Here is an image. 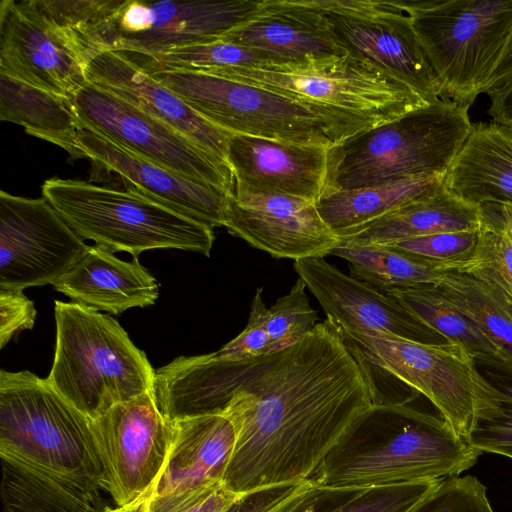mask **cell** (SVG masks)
Here are the masks:
<instances>
[{
	"label": "cell",
	"mask_w": 512,
	"mask_h": 512,
	"mask_svg": "<svg viewBox=\"0 0 512 512\" xmlns=\"http://www.w3.org/2000/svg\"><path fill=\"white\" fill-rule=\"evenodd\" d=\"M158 384L172 418L225 414L232 421L236 441L223 484L236 494L308 480L375 404L365 372L328 318L264 356L177 357L159 370Z\"/></svg>",
	"instance_id": "obj_1"
},
{
	"label": "cell",
	"mask_w": 512,
	"mask_h": 512,
	"mask_svg": "<svg viewBox=\"0 0 512 512\" xmlns=\"http://www.w3.org/2000/svg\"><path fill=\"white\" fill-rule=\"evenodd\" d=\"M1 494L7 512H104L90 419L46 378L0 372Z\"/></svg>",
	"instance_id": "obj_2"
},
{
	"label": "cell",
	"mask_w": 512,
	"mask_h": 512,
	"mask_svg": "<svg viewBox=\"0 0 512 512\" xmlns=\"http://www.w3.org/2000/svg\"><path fill=\"white\" fill-rule=\"evenodd\" d=\"M480 454L443 418L406 403H375L350 424L309 480L366 488L443 479L471 468Z\"/></svg>",
	"instance_id": "obj_3"
},
{
	"label": "cell",
	"mask_w": 512,
	"mask_h": 512,
	"mask_svg": "<svg viewBox=\"0 0 512 512\" xmlns=\"http://www.w3.org/2000/svg\"><path fill=\"white\" fill-rule=\"evenodd\" d=\"M468 110L439 99L329 147L324 192L445 176L472 129Z\"/></svg>",
	"instance_id": "obj_4"
},
{
	"label": "cell",
	"mask_w": 512,
	"mask_h": 512,
	"mask_svg": "<svg viewBox=\"0 0 512 512\" xmlns=\"http://www.w3.org/2000/svg\"><path fill=\"white\" fill-rule=\"evenodd\" d=\"M56 344L47 382L89 419L154 389L155 370L117 320L55 301Z\"/></svg>",
	"instance_id": "obj_5"
},
{
	"label": "cell",
	"mask_w": 512,
	"mask_h": 512,
	"mask_svg": "<svg viewBox=\"0 0 512 512\" xmlns=\"http://www.w3.org/2000/svg\"><path fill=\"white\" fill-rule=\"evenodd\" d=\"M144 70L203 118L232 134L331 147L373 127L364 120L239 80L198 72Z\"/></svg>",
	"instance_id": "obj_6"
},
{
	"label": "cell",
	"mask_w": 512,
	"mask_h": 512,
	"mask_svg": "<svg viewBox=\"0 0 512 512\" xmlns=\"http://www.w3.org/2000/svg\"><path fill=\"white\" fill-rule=\"evenodd\" d=\"M340 332L367 378L395 379L424 395L465 441L473 424L503 400L500 389L457 343H422L374 331Z\"/></svg>",
	"instance_id": "obj_7"
},
{
	"label": "cell",
	"mask_w": 512,
	"mask_h": 512,
	"mask_svg": "<svg viewBox=\"0 0 512 512\" xmlns=\"http://www.w3.org/2000/svg\"><path fill=\"white\" fill-rule=\"evenodd\" d=\"M41 191L81 238L112 252L137 258L147 250L172 248L210 255V226L142 195L57 177L46 180Z\"/></svg>",
	"instance_id": "obj_8"
},
{
	"label": "cell",
	"mask_w": 512,
	"mask_h": 512,
	"mask_svg": "<svg viewBox=\"0 0 512 512\" xmlns=\"http://www.w3.org/2000/svg\"><path fill=\"white\" fill-rule=\"evenodd\" d=\"M441 85L469 109L484 93L512 36V0L399 1Z\"/></svg>",
	"instance_id": "obj_9"
},
{
	"label": "cell",
	"mask_w": 512,
	"mask_h": 512,
	"mask_svg": "<svg viewBox=\"0 0 512 512\" xmlns=\"http://www.w3.org/2000/svg\"><path fill=\"white\" fill-rule=\"evenodd\" d=\"M211 75L270 89L373 127L429 104L386 72L349 54L305 66L229 67Z\"/></svg>",
	"instance_id": "obj_10"
},
{
	"label": "cell",
	"mask_w": 512,
	"mask_h": 512,
	"mask_svg": "<svg viewBox=\"0 0 512 512\" xmlns=\"http://www.w3.org/2000/svg\"><path fill=\"white\" fill-rule=\"evenodd\" d=\"M71 100L83 126L156 165L234 194L227 162L114 93L88 81Z\"/></svg>",
	"instance_id": "obj_11"
},
{
	"label": "cell",
	"mask_w": 512,
	"mask_h": 512,
	"mask_svg": "<svg viewBox=\"0 0 512 512\" xmlns=\"http://www.w3.org/2000/svg\"><path fill=\"white\" fill-rule=\"evenodd\" d=\"M90 425L102 465L101 489L117 506L153 494L173 439L154 392L114 405Z\"/></svg>",
	"instance_id": "obj_12"
},
{
	"label": "cell",
	"mask_w": 512,
	"mask_h": 512,
	"mask_svg": "<svg viewBox=\"0 0 512 512\" xmlns=\"http://www.w3.org/2000/svg\"><path fill=\"white\" fill-rule=\"evenodd\" d=\"M338 44L369 62L429 103L441 85L399 1L316 0Z\"/></svg>",
	"instance_id": "obj_13"
},
{
	"label": "cell",
	"mask_w": 512,
	"mask_h": 512,
	"mask_svg": "<svg viewBox=\"0 0 512 512\" xmlns=\"http://www.w3.org/2000/svg\"><path fill=\"white\" fill-rule=\"evenodd\" d=\"M87 248L45 198L0 191V289L53 285Z\"/></svg>",
	"instance_id": "obj_14"
},
{
	"label": "cell",
	"mask_w": 512,
	"mask_h": 512,
	"mask_svg": "<svg viewBox=\"0 0 512 512\" xmlns=\"http://www.w3.org/2000/svg\"><path fill=\"white\" fill-rule=\"evenodd\" d=\"M262 1L127 0L115 22V51L152 57L189 45L209 43L251 19Z\"/></svg>",
	"instance_id": "obj_15"
},
{
	"label": "cell",
	"mask_w": 512,
	"mask_h": 512,
	"mask_svg": "<svg viewBox=\"0 0 512 512\" xmlns=\"http://www.w3.org/2000/svg\"><path fill=\"white\" fill-rule=\"evenodd\" d=\"M88 65L30 0L0 2V74L72 99L88 82Z\"/></svg>",
	"instance_id": "obj_16"
},
{
	"label": "cell",
	"mask_w": 512,
	"mask_h": 512,
	"mask_svg": "<svg viewBox=\"0 0 512 512\" xmlns=\"http://www.w3.org/2000/svg\"><path fill=\"white\" fill-rule=\"evenodd\" d=\"M80 158L90 160L92 180L105 176L122 190L156 201L182 215L213 227L224 226L231 195L184 177L122 148L82 125L76 137Z\"/></svg>",
	"instance_id": "obj_17"
},
{
	"label": "cell",
	"mask_w": 512,
	"mask_h": 512,
	"mask_svg": "<svg viewBox=\"0 0 512 512\" xmlns=\"http://www.w3.org/2000/svg\"><path fill=\"white\" fill-rule=\"evenodd\" d=\"M223 227L275 258L294 261L324 258L340 242L314 202L241 187L229 198Z\"/></svg>",
	"instance_id": "obj_18"
},
{
	"label": "cell",
	"mask_w": 512,
	"mask_h": 512,
	"mask_svg": "<svg viewBox=\"0 0 512 512\" xmlns=\"http://www.w3.org/2000/svg\"><path fill=\"white\" fill-rule=\"evenodd\" d=\"M294 268L338 329L444 343L443 337L421 323L394 297L341 272L323 257L296 260Z\"/></svg>",
	"instance_id": "obj_19"
},
{
	"label": "cell",
	"mask_w": 512,
	"mask_h": 512,
	"mask_svg": "<svg viewBox=\"0 0 512 512\" xmlns=\"http://www.w3.org/2000/svg\"><path fill=\"white\" fill-rule=\"evenodd\" d=\"M219 40L262 52L271 66H305L347 55L316 0H264Z\"/></svg>",
	"instance_id": "obj_20"
},
{
	"label": "cell",
	"mask_w": 512,
	"mask_h": 512,
	"mask_svg": "<svg viewBox=\"0 0 512 512\" xmlns=\"http://www.w3.org/2000/svg\"><path fill=\"white\" fill-rule=\"evenodd\" d=\"M328 148L232 134L227 163L235 187L315 203L325 191Z\"/></svg>",
	"instance_id": "obj_21"
},
{
	"label": "cell",
	"mask_w": 512,
	"mask_h": 512,
	"mask_svg": "<svg viewBox=\"0 0 512 512\" xmlns=\"http://www.w3.org/2000/svg\"><path fill=\"white\" fill-rule=\"evenodd\" d=\"M87 77L227 162L232 133L203 118L125 54L106 51L98 55L89 63Z\"/></svg>",
	"instance_id": "obj_22"
},
{
	"label": "cell",
	"mask_w": 512,
	"mask_h": 512,
	"mask_svg": "<svg viewBox=\"0 0 512 512\" xmlns=\"http://www.w3.org/2000/svg\"><path fill=\"white\" fill-rule=\"evenodd\" d=\"M53 287L74 303L114 315L153 305L159 296L157 280L137 258L123 261L99 245L88 246Z\"/></svg>",
	"instance_id": "obj_23"
},
{
	"label": "cell",
	"mask_w": 512,
	"mask_h": 512,
	"mask_svg": "<svg viewBox=\"0 0 512 512\" xmlns=\"http://www.w3.org/2000/svg\"><path fill=\"white\" fill-rule=\"evenodd\" d=\"M172 445L155 495L183 492L223 482L236 432L225 414L171 421Z\"/></svg>",
	"instance_id": "obj_24"
},
{
	"label": "cell",
	"mask_w": 512,
	"mask_h": 512,
	"mask_svg": "<svg viewBox=\"0 0 512 512\" xmlns=\"http://www.w3.org/2000/svg\"><path fill=\"white\" fill-rule=\"evenodd\" d=\"M443 184L479 206H512V130L495 122L474 123Z\"/></svg>",
	"instance_id": "obj_25"
},
{
	"label": "cell",
	"mask_w": 512,
	"mask_h": 512,
	"mask_svg": "<svg viewBox=\"0 0 512 512\" xmlns=\"http://www.w3.org/2000/svg\"><path fill=\"white\" fill-rule=\"evenodd\" d=\"M481 222V206L461 199L442 182L345 240L358 244H393L436 233L477 229Z\"/></svg>",
	"instance_id": "obj_26"
},
{
	"label": "cell",
	"mask_w": 512,
	"mask_h": 512,
	"mask_svg": "<svg viewBox=\"0 0 512 512\" xmlns=\"http://www.w3.org/2000/svg\"><path fill=\"white\" fill-rule=\"evenodd\" d=\"M445 176L429 175L383 186L324 192L315 206L341 240L351 238L387 214L424 195Z\"/></svg>",
	"instance_id": "obj_27"
},
{
	"label": "cell",
	"mask_w": 512,
	"mask_h": 512,
	"mask_svg": "<svg viewBox=\"0 0 512 512\" xmlns=\"http://www.w3.org/2000/svg\"><path fill=\"white\" fill-rule=\"evenodd\" d=\"M0 120L60 146L72 160L80 158L76 137L82 124L69 98L0 74Z\"/></svg>",
	"instance_id": "obj_28"
},
{
	"label": "cell",
	"mask_w": 512,
	"mask_h": 512,
	"mask_svg": "<svg viewBox=\"0 0 512 512\" xmlns=\"http://www.w3.org/2000/svg\"><path fill=\"white\" fill-rule=\"evenodd\" d=\"M441 479L353 488L311 480L275 512H407Z\"/></svg>",
	"instance_id": "obj_29"
},
{
	"label": "cell",
	"mask_w": 512,
	"mask_h": 512,
	"mask_svg": "<svg viewBox=\"0 0 512 512\" xmlns=\"http://www.w3.org/2000/svg\"><path fill=\"white\" fill-rule=\"evenodd\" d=\"M385 294L398 300L421 323L447 342L463 346L476 361L506 375V366L498 349L436 285L392 289Z\"/></svg>",
	"instance_id": "obj_30"
},
{
	"label": "cell",
	"mask_w": 512,
	"mask_h": 512,
	"mask_svg": "<svg viewBox=\"0 0 512 512\" xmlns=\"http://www.w3.org/2000/svg\"><path fill=\"white\" fill-rule=\"evenodd\" d=\"M330 255L350 263V276L386 293L392 289L436 285L443 275L439 265L386 244H358L341 240Z\"/></svg>",
	"instance_id": "obj_31"
},
{
	"label": "cell",
	"mask_w": 512,
	"mask_h": 512,
	"mask_svg": "<svg viewBox=\"0 0 512 512\" xmlns=\"http://www.w3.org/2000/svg\"><path fill=\"white\" fill-rule=\"evenodd\" d=\"M436 286L498 349L506 376L512 378V299L495 287L457 272H444Z\"/></svg>",
	"instance_id": "obj_32"
},
{
	"label": "cell",
	"mask_w": 512,
	"mask_h": 512,
	"mask_svg": "<svg viewBox=\"0 0 512 512\" xmlns=\"http://www.w3.org/2000/svg\"><path fill=\"white\" fill-rule=\"evenodd\" d=\"M35 10L58 28L90 63L95 57L115 51V22L127 0H30Z\"/></svg>",
	"instance_id": "obj_33"
},
{
	"label": "cell",
	"mask_w": 512,
	"mask_h": 512,
	"mask_svg": "<svg viewBox=\"0 0 512 512\" xmlns=\"http://www.w3.org/2000/svg\"><path fill=\"white\" fill-rule=\"evenodd\" d=\"M482 222L472 255L444 272L469 275L512 299V217L503 204L481 206Z\"/></svg>",
	"instance_id": "obj_34"
},
{
	"label": "cell",
	"mask_w": 512,
	"mask_h": 512,
	"mask_svg": "<svg viewBox=\"0 0 512 512\" xmlns=\"http://www.w3.org/2000/svg\"><path fill=\"white\" fill-rule=\"evenodd\" d=\"M305 288L298 278L267 310L266 329L276 352L298 343L317 325L318 313L311 307Z\"/></svg>",
	"instance_id": "obj_35"
},
{
	"label": "cell",
	"mask_w": 512,
	"mask_h": 512,
	"mask_svg": "<svg viewBox=\"0 0 512 512\" xmlns=\"http://www.w3.org/2000/svg\"><path fill=\"white\" fill-rule=\"evenodd\" d=\"M407 512H494L485 485L471 475L443 478Z\"/></svg>",
	"instance_id": "obj_36"
},
{
	"label": "cell",
	"mask_w": 512,
	"mask_h": 512,
	"mask_svg": "<svg viewBox=\"0 0 512 512\" xmlns=\"http://www.w3.org/2000/svg\"><path fill=\"white\" fill-rule=\"evenodd\" d=\"M479 228L436 233L402 240L392 245L421 256L437 265L441 271L450 265L467 260L478 241Z\"/></svg>",
	"instance_id": "obj_37"
},
{
	"label": "cell",
	"mask_w": 512,
	"mask_h": 512,
	"mask_svg": "<svg viewBox=\"0 0 512 512\" xmlns=\"http://www.w3.org/2000/svg\"><path fill=\"white\" fill-rule=\"evenodd\" d=\"M495 385L502 392L503 400L494 411L474 423L466 442L481 453L512 459V381L500 380Z\"/></svg>",
	"instance_id": "obj_38"
},
{
	"label": "cell",
	"mask_w": 512,
	"mask_h": 512,
	"mask_svg": "<svg viewBox=\"0 0 512 512\" xmlns=\"http://www.w3.org/2000/svg\"><path fill=\"white\" fill-rule=\"evenodd\" d=\"M239 495L226 488L223 482L183 492L152 494L146 512H221Z\"/></svg>",
	"instance_id": "obj_39"
},
{
	"label": "cell",
	"mask_w": 512,
	"mask_h": 512,
	"mask_svg": "<svg viewBox=\"0 0 512 512\" xmlns=\"http://www.w3.org/2000/svg\"><path fill=\"white\" fill-rule=\"evenodd\" d=\"M267 310L262 299V288H258L251 303L245 329L213 353L221 359L238 361L276 352L266 329Z\"/></svg>",
	"instance_id": "obj_40"
},
{
	"label": "cell",
	"mask_w": 512,
	"mask_h": 512,
	"mask_svg": "<svg viewBox=\"0 0 512 512\" xmlns=\"http://www.w3.org/2000/svg\"><path fill=\"white\" fill-rule=\"evenodd\" d=\"M36 314L34 302L21 290L0 289V348L20 331L33 328Z\"/></svg>",
	"instance_id": "obj_41"
},
{
	"label": "cell",
	"mask_w": 512,
	"mask_h": 512,
	"mask_svg": "<svg viewBox=\"0 0 512 512\" xmlns=\"http://www.w3.org/2000/svg\"><path fill=\"white\" fill-rule=\"evenodd\" d=\"M308 481L309 479L267 486L240 494L235 501L221 512H275L298 493Z\"/></svg>",
	"instance_id": "obj_42"
},
{
	"label": "cell",
	"mask_w": 512,
	"mask_h": 512,
	"mask_svg": "<svg viewBox=\"0 0 512 512\" xmlns=\"http://www.w3.org/2000/svg\"><path fill=\"white\" fill-rule=\"evenodd\" d=\"M510 75H512V36L508 42V45L506 46V49H505L499 63L497 64V66L490 78V81H489L487 87L499 80H502V79L510 76Z\"/></svg>",
	"instance_id": "obj_43"
},
{
	"label": "cell",
	"mask_w": 512,
	"mask_h": 512,
	"mask_svg": "<svg viewBox=\"0 0 512 512\" xmlns=\"http://www.w3.org/2000/svg\"><path fill=\"white\" fill-rule=\"evenodd\" d=\"M151 495L144 496L137 502L127 506H117L116 508L106 506L104 512H146L148 500Z\"/></svg>",
	"instance_id": "obj_44"
},
{
	"label": "cell",
	"mask_w": 512,
	"mask_h": 512,
	"mask_svg": "<svg viewBox=\"0 0 512 512\" xmlns=\"http://www.w3.org/2000/svg\"><path fill=\"white\" fill-rule=\"evenodd\" d=\"M503 205L506 207L507 211L509 212V214L512 217V206L511 205H506V204H503Z\"/></svg>",
	"instance_id": "obj_45"
},
{
	"label": "cell",
	"mask_w": 512,
	"mask_h": 512,
	"mask_svg": "<svg viewBox=\"0 0 512 512\" xmlns=\"http://www.w3.org/2000/svg\"><path fill=\"white\" fill-rule=\"evenodd\" d=\"M506 208V207H505ZM509 213V212H508ZM511 216V215H510Z\"/></svg>",
	"instance_id": "obj_46"
}]
</instances>
